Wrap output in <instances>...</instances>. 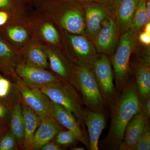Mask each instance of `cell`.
<instances>
[{"label":"cell","mask_w":150,"mask_h":150,"mask_svg":"<svg viewBox=\"0 0 150 150\" xmlns=\"http://www.w3.org/2000/svg\"><path fill=\"white\" fill-rule=\"evenodd\" d=\"M92 70L98 83L107 104L110 105L117 95L114 83L111 63L104 54L98 56Z\"/></svg>","instance_id":"7"},{"label":"cell","mask_w":150,"mask_h":150,"mask_svg":"<svg viewBox=\"0 0 150 150\" xmlns=\"http://www.w3.org/2000/svg\"><path fill=\"white\" fill-rule=\"evenodd\" d=\"M83 1H95L103 2L105 1L108 0H83Z\"/></svg>","instance_id":"38"},{"label":"cell","mask_w":150,"mask_h":150,"mask_svg":"<svg viewBox=\"0 0 150 150\" xmlns=\"http://www.w3.org/2000/svg\"><path fill=\"white\" fill-rule=\"evenodd\" d=\"M139 39L141 43L146 45H149L150 44V34L142 32L140 34Z\"/></svg>","instance_id":"31"},{"label":"cell","mask_w":150,"mask_h":150,"mask_svg":"<svg viewBox=\"0 0 150 150\" xmlns=\"http://www.w3.org/2000/svg\"><path fill=\"white\" fill-rule=\"evenodd\" d=\"M145 32L148 33V34H150V23L149 22L147 23L146 25H145Z\"/></svg>","instance_id":"36"},{"label":"cell","mask_w":150,"mask_h":150,"mask_svg":"<svg viewBox=\"0 0 150 150\" xmlns=\"http://www.w3.org/2000/svg\"><path fill=\"white\" fill-rule=\"evenodd\" d=\"M117 25L112 19L106 18L96 35L95 44L98 50L103 53L110 51L115 42Z\"/></svg>","instance_id":"14"},{"label":"cell","mask_w":150,"mask_h":150,"mask_svg":"<svg viewBox=\"0 0 150 150\" xmlns=\"http://www.w3.org/2000/svg\"><path fill=\"white\" fill-rule=\"evenodd\" d=\"M18 63L16 54L6 43L0 40V65L3 69L7 70V72H12V70L16 69Z\"/></svg>","instance_id":"20"},{"label":"cell","mask_w":150,"mask_h":150,"mask_svg":"<svg viewBox=\"0 0 150 150\" xmlns=\"http://www.w3.org/2000/svg\"><path fill=\"white\" fill-rule=\"evenodd\" d=\"M19 150L15 137L10 129L0 137V150Z\"/></svg>","instance_id":"25"},{"label":"cell","mask_w":150,"mask_h":150,"mask_svg":"<svg viewBox=\"0 0 150 150\" xmlns=\"http://www.w3.org/2000/svg\"><path fill=\"white\" fill-rule=\"evenodd\" d=\"M41 35L44 39L49 43L56 44L59 41V33L53 25L46 23L41 27Z\"/></svg>","instance_id":"26"},{"label":"cell","mask_w":150,"mask_h":150,"mask_svg":"<svg viewBox=\"0 0 150 150\" xmlns=\"http://www.w3.org/2000/svg\"><path fill=\"white\" fill-rule=\"evenodd\" d=\"M9 127L10 130L16 139L19 149H23L25 126L21 100L16 103L13 108Z\"/></svg>","instance_id":"16"},{"label":"cell","mask_w":150,"mask_h":150,"mask_svg":"<svg viewBox=\"0 0 150 150\" xmlns=\"http://www.w3.org/2000/svg\"><path fill=\"white\" fill-rule=\"evenodd\" d=\"M146 1H149V0H146Z\"/></svg>","instance_id":"40"},{"label":"cell","mask_w":150,"mask_h":150,"mask_svg":"<svg viewBox=\"0 0 150 150\" xmlns=\"http://www.w3.org/2000/svg\"><path fill=\"white\" fill-rule=\"evenodd\" d=\"M1 75H0V77H1Z\"/></svg>","instance_id":"39"},{"label":"cell","mask_w":150,"mask_h":150,"mask_svg":"<svg viewBox=\"0 0 150 150\" xmlns=\"http://www.w3.org/2000/svg\"><path fill=\"white\" fill-rule=\"evenodd\" d=\"M75 78L76 88L87 109L104 114L107 103L103 96L92 69L77 66Z\"/></svg>","instance_id":"3"},{"label":"cell","mask_w":150,"mask_h":150,"mask_svg":"<svg viewBox=\"0 0 150 150\" xmlns=\"http://www.w3.org/2000/svg\"><path fill=\"white\" fill-rule=\"evenodd\" d=\"M146 8L148 16L150 18V0L146 1Z\"/></svg>","instance_id":"35"},{"label":"cell","mask_w":150,"mask_h":150,"mask_svg":"<svg viewBox=\"0 0 150 150\" xmlns=\"http://www.w3.org/2000/svg\"><path fill=\"white\" fill-rule=\"evenodd\" d=\"M13 78L22 100L41 119L54 117L52 102L47 96L39 89L27 87L17 75Z\"/></svg>","instance_id":"6"},{"label":"cell","mask_w":150,"mask_h":150,"mask_svg":"<svg viewBox=\"0 0 150 150\" xmlns=\"http://www.w3.org/2000/svg\"><path fill=\"white\" fill-rule=\"evenodd\" d=\"M105 9L99 6H92L86 11V27L90 35H96L106 18Z\"/></svg>","instance_id":"18"},{"label":"cell","mask_w":150,"mask_h":150,"mask_svg":"<svg viewBox=\"0 0 150 150\" xmlns=\"http://www.w3.org/2000/svg\"><path fill=\"white\" fill-rule=\"evenodd\" d=\"M51 99L63 106L77 119L84 131H86L85 115L86 109L80 94L74 86L64 81L56 85L39 89Z\"/></svg>","instance_id":"2"},{"label":"cell","mask_w":150,"mask_h":150,"mask_svg":"<svg viewBox=\"0 0 150 150\" xmlns=\"http://www.w3.org/2000/svg\"><path fill=\"white\" fill-rule=\"evenodd\" d=\"M149 61L141 63L136 70V83L141 102L150 97V70Z\"/></svg>","instance_id":"17"},{"label":"cell","mask_w":150,"mask_h":150,"mask_svg":"<svg viewBox=\"0 0 150 150\" xmlns=\"http://www.w3.org/2000/svg\"><path fill=\"white\" fill-rule=\"evenodd\" d=\"M15 105L7 100L0 98V126L9 127L11 114Z\"/></svg>","instance_id":"23"},{"label":"cell","mask_w":150,"mask_h":150,"mask_svg":"<svg viewBox=\"0 0 150 150\" xmlns=\"http://www.w3.org/2000/svg\"><path fill=\"white\" fill-rule=\"evenodd\" d=\"M121 91L110 104V129L104 141L108 148L113 150L119 149L126 126L142 106L136 82H126Z\"/></svg>","instance_id":"1"},{"label":"cell","mask_w":150,"mask_h":150,"mask_svg":"<svg viewBox=\"0 0 150 150\" xmlns=\"http://www.w3.org/2000/svg\"><path fill=\"white\" fill-rule=\"evenodd\" d=\"M10 129L9 127L6 126H0V137L4 134L6 131Z\"/></svg>","instance_id":"34"},{"label":"cell","mask_w":150,"mask_h":150,"mask_svg":"<svg viewBox=\"0 0 150 150\" xmlns=\"http://www.w3.org/2000/svg\"><path fill=\"white\" fill-rule=\"evenodd\" d=\"M15 71L22 82L30 88L39 89L56 85L64 81L50 72L25 63L18 64Z\"/></svg>","instance_id":"5"},{"label":"cell","mask_w":150,"mask_h":150,"mask_svg":"<svg viewBox=\"0 0 150 150\" xmlns=\"http://www.w3.org/2000/svg\"><path fill=\"white\" fill-rule=\"evenodd\" d=\"M53 139L55 143L61 146H68L78 141L75 134L69 130L60 131Z\"/></svg>","instance_id":"24"},{"label":"cell","mask_w":150,"mask_h":150,"mask_svg":"<svg viewBox=\"0 0 150 150\" xmlns=\"http://www.w3.org/2000/svg\"><path fill=\"white\" fill-rule=\"evenodd\" d=\"M7 33L11 40L18 43L24 42L28 35L27 31L24 28L19 26L10 27L7 29Z\"/></svg>","instance_id":"27"},{"label":"cell","mask_w":150,"mask_h":150,"mask_svg":"<svg viewBox=\"0 0 150 150\" xmlns=\"http://www.w3.org/2000/svg\"><path fill=\"white\" fill-rule=\"evenodd\" d=\"M11 3V0H0V8H6Z\"/></svg>","instance_id":"33"},{"label":"cell","mask_w":150,"mask_h":150,"mask_svg":"<svg viewBox=\"0 0 150 150\" xmlns=\"http://www.w3.org/2000/svg\"><path fill=\"white\" fill-rule=\"evenodd\" d=\"M61 24L67 31L74 34H81L84 32L85 22L83 16L79 11H67L62 16Z\"/></svg>","instance_id":"19"},{"label":"cell","mask_w":150,"mask_h":150,"mask_svg":"<svg viewBox=\"0 0 150 150\" xmlns=\"http://www.w3.org/2000/svg\"><path fill=\"white\" fill-rule=\"evenodd\" d=\"M133 28L123 33L112 64L115 77V87L121 91L127 82L133 44Z\"/></svg>","instance_id":"4"},{"label":"cell","mask_w":150,"mask_h":150,"mask_svg":"<svg viewBox=\"0 0 150 150\" xmlns=\"http://www.w3.org/2000/svg\"><path fill=\"white\" fill-rule=\"evenodd\" d=\"M64 130L54 117L42 118L33 136L32 150H40L53 140L59 132Z\"/></svg>","instance_id":"11"},{"label":"cell","mask_w":150,"mask_h":150,"mask_svg":"<svg viewBox=\"0 0 150 150\" xmlns=\"http://www.w3.org/2000/svg\"><path fill=\"white\" fill-rule=\"evenodd\" d=\"M25 64L40 69H45L49 66L48 59L45 51L41 48H31L25 56Z\"/></svg>","instance_id":"21"},{"label":"cell","mask_w":150,"mask_h":150,"mask_svg":"<svg viewBox=\"0 0 150 150\" xmlns=\"http://www.w3.org/2000/svg\"><path fill=\"white\" fill-rule=\"evenodd\" d=\"M8 19V14L4 11H0V26L5 24Z\"/></svg>","instance_id":"32"},{"label":"cell","mask_w":150,"mask_h":150,"mask_svg":"<svg viewBox=\"0 0 150 150\" xmlns=\"http://www.w3.org/2000/svg\"><path fill=\"white\" fill-rule=\"evenodd\" d=\"M149 119L140 109L126 126L119 150H132L149 124Z\"/></svg>","instance_id":"9"},{"label":"cell","mask_w":150,"mask_h":150,"mask_svg":"<svg viewBox=\"0 0 150 150\" xmlns=\"http://www.w3.org/2000/svg\"><path fill=\"white\" fill-rule=\"evenodd\" d=\"M150 150V129L149 124L145 129L139 139L132 150Z\"/></svg>","instance_id":"28"},{"label":"cell","mask_w":150,"mask_h":150,"mask_svg":"<svg viewBox=\"0 0 150 150\" xmlns=\"http://www.w3.org/2000/svg\"><path fill=\"white\" fill-rule=\"evenodd\" d=\"M146 0H140L133 18V28L139 30L150 22L146 8Z\"/></svg>","instance_id":"22"},{"label":"cell","mask_w":150,"mask_h":150,"mask_svg":"<svg viewBox=\"0 0 150 150\" xmlns=\"http://www.w3.org/2000/svg\"><path fill=\"white\" fill-rule=\"evenodd\" d=\"M85 121L88 130L89 149L98 150L100 136L106 123L104 114L86 109Z\"/></svg>","instance_id":"13"},{"label":"cell","mask_w":150,"mask_h":150,"mask_svg":"<svg viewBox=\"0 0 150 150\" xmlns=\"http://www.w3.org/2000/svg\"><path fill=\"white\" fill-rule=\"evenodd\" d=\"M141 110L147 116L150 118V97L142 102Z\"/></svg>","instance_id":"29"},{"label":"cell","mask_w":150,"mask_h":150,"mask_svg":"<svg viewBox=\"0 0 150 150\" xmlns=\"http://www.w3.org/2000/svg\"><path fill=\"white\" fill-rule=\"evenodd\" d=\"M63 148L57 144L55 142H50L40 148L41 150H62Z\"/></svg>","instance_id":"30"},{"label":"cell","mask_w":150,"mask_h":150,"mask_svg":"<svg viewBox=\"0 0 150 150\" xmlns=\"http://www.w3.org/2000/svg\"><path fill=\"white\" fill-rule=\"evenodd\" d=\"M52 105L53 115L57 122L64 129L73 132L78 141L89 149V140L86 132L82 129L75 116L58 103L52 102Z\"/></svg>","instance_id":"8"},{"label":"cell","mask_w":150,"mask_h":150,"mask_svg":"<svg viewBox=\"0 0 150 150\" xmlns=\"http://www.w3.org/2000/svg\"><path fill=\"white\" fill-rule=\"evenodd\" d=\"M21 105L25 126L23 149L32 150L33 136L40 125L41 119L23 102L21 98Z\"/></svg>","instance_id":"15"},{"label":"cell","mask_w":150,"mask_h":150,"mask_svg":"<svg viewBox=\"0 0 150 150\" xmlns=\"http://www.w3.org/2000/svg\"><path fill=\"white\" fill-rule=\"evenodd\" d=\"M69 38L76 56L77 66L92 69L98 57L92 43L82 35L75 34L70 35Z\"/></svg>","instance_id":"10"},{"label":"cell","mask_w":150,"mask_h":150,"mask_svg":"<svg viewBox=\"0 0 150 150\" xmlns=\"http://www.w3.org/2000/svg\"><path fill=\"white\" fill-rule=\"evenodd\" d=\"M140 0H114L116 22L121 33L133 28V18Z\"/></svg>","instance_id":"12"},{"label":"cell","mask_w":150,"mask_h":150,"mask_svg":"<svg viewBox=\"0 0 150 150\" xmlns=\"http://www.w3.org/2000/svg\"><path fill=\"white\" fill-rule=\"evenodd\" d=\"M72 150H84L85 149L82 147H76L73 148Z\"/></svg>","instance_id":"37"}]
</instances>
